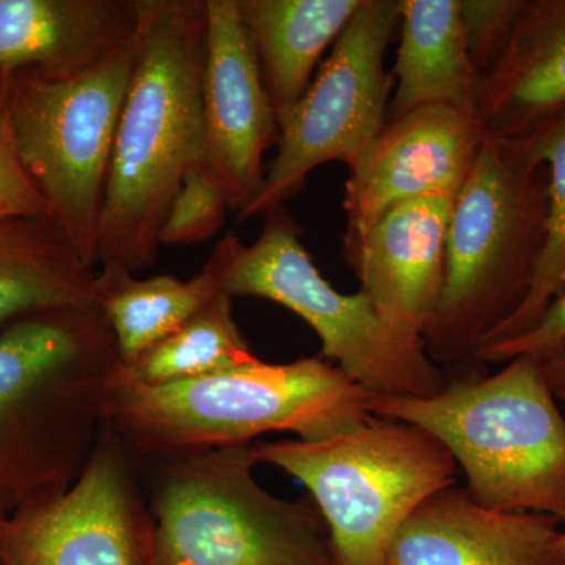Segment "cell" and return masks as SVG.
<instances>
[{
    "label": "cell",
    "mask_w": 565,
    "mask_h": 565,
    "mask_svg": "<svg viewBox=\"0 0 565 565\" xmlns=\"http://www.w3.org/2000/svg\"><path fill=\"white\" fill-rule=\"evenodd\" d=\"M204 0H139L136 58L115 132L96 266L136 275L185 174L204 162Z\"/></svg>",
    "instance_id": "1"
},
{
    "label": "cell",
    "mask_w": 565,
    "mask_h": 565,
    "mask_svg": "<svg viewBox=\"0 0 565 565\" xmlns=\"http://www.w3.org/2000/svg\"><path fill=\"white\" fill-rule=\"evenodd\" d=\"M370 392L319 356L259 362L159 386L126 384L115 371L107 424L139 459L248 445L267 433L319 440L360 422Z\"/></svg>",
    "instance_id": "2"
},
{
    "label": "cell",
    "mask_w": 565,
    "mask_h": 565,
    "mask_svg": "<svg viewBox=\"0 0 565 565\" xmlns=\"http://www.w3.org/2000/svg\"><path fill=\"white\" fill-rule=\"evenodd\" d=\"M367 412L437 438L484 508L565 525V416L537 356H515L489 377L448 382L429 397L370 393Z\"/></svg>",
    "instance_id": "3"
},
{
    "label": "cell",
    "mask_w": 565,
    "mask_h": 565,
    "mask_svg": "<svg viewBox=\"0 0 565 565\" xmlns=\"http://www.w3.org/2000/svg\"><path fill=\"white\" fill-rule=\"evenodd\" d=\"M548 169L515 159L486 137L456 196L446 239L445 282L423 334L433 362L463 366L525 299L545 243Z\"/></svg>",
    "instance_id": "4"
},
{
    "label": "cell",
    "mask_w": 565,
    "mask_h": 565,
    "mask_svg": "<svg viewBox=\"0 0 565 565\" xmlns=\"http://www.w3.org/2000/svg\"><path fill=\"white\" fill-rule=\"evenodd\" d=\"M150 565H333L313 498L281 500L253 476L255 445L156 457Z\"/></svg>",
    "instance_id": "5"
},
{
    "label": "cell",
    "mask_w": 565,
    "mask_h": 565,
    "mask_svg": "<svg viewBox=\"0 0 565 565\" xmlns=\"http://www.w3.org/2000/svg\"><path fill=\"white\" fill-rule=\"evenodd\" d=\"M252 244L228 234L202 270L218 292L258 297L303 319L321 340V356L375 394L429 397L448 385L422 337L386 322L366 294H341L322 277L285 204L263 214Z\"/></svg>",
    "instance_id": "6"
},
{
    "label": "cell",
    "mask_w": 565,
    "mask_h": 565,
    "mask_svg": "<svg viewBox=\"0 0 565 565\" xmlns=\"http://www.w3.org/2000/svg\"><path fill=\"white\" fill-rule=\"evenodd\" d=\"M255 452L307 487L329 530L333 565H386L405 520L456 486L459 470L426 430L373 414L319 440L266 441Z\"/></svg>",
    "instance_id": "7"
},
{
    "label": "cell",
    "mask_w": 565,
    "mask_h": 565,
    "mask_svg": "<svg viewBox=\"0 0 565 565\" xmlns=\"http://www.w3.org/2000/svg\"><path fill=\"white\" fill-rule=\"evenodd\" d=\"M136 58V36L68 77L11 74L14 147L52 222L96 267L99 222L115 132Z\"/></svg>",
    "instance_id": "8"
},
{
    "label": "cell",
    "mask_w": 565,
    "mask_h": 565,
    "mask_svg": "<svg viewBox=\"0 0 565 565\" xmlns=\"http://www.w3.org/2000/svg\"><path fill=\"white\" fill-rule=\"evenodd\" d=\"M399 21L401 0H363L302 98L275 115L278 152L241 221L288 202L322 163L349 172L362 163L386 125L394 77L385 52Z\"/></svg>",
    "instance_id": "9"
},
{
    "label": "cell",
    "mask_w": 565,
    "mask_h": 565,
    "mask_svg": "<svg viewBox=\"0 0 565 565\" xmlns=\"http://www.w3.org/2000/svg\"><path fill=\"white\" fill-rule=\"evenodd\" d=\"M137 463L107 424L68 489L0 519V565H148L151 520Z\"/></svg>",
    "instance_id": "10"
},
{
    "label": "cell",
    "mask_w": 565,
    "mask_h": 565,
    "mask_svg": "<svg viewBox=\"0 0 565 565\" xmlns=\"http://www.w3.org/2000/svg\"><path fill=\"white\" fill-rule=\"evenodd\" d=\"M478 115L422 107L386 122L344 188L343 255L351 263L381 218L399 204L459 195L486 141Z\"/></svg>",
    "instance_id": "11"
},
{
    "label": "cell",
    "mask_w": 565,
    "mask_h": 565,
    "mask_svg": "<svg viewBox=\"0 0 565 565\" xmlns=\"http://www.w3.org/2000/svg\"><path fill=\"white\" fill-rule=\"evenodd\" d=\"M204 9L203 166L239 215L262 191L264 154L278 140L277 118L239 0H204Z\"/></svg>",
    "instance_id": "12"
},
{
    "label": "cell",
    "mask_w": 565,
    "mask_h": 565,
    "mask_svg": "<svg viewBox=\"0 0 565 565\" xmlns=\"http://www.w3.org/2000/svg\"><path fill=\"white\" fill-rule=\"evenodd\" d=\"M561 523L484 508L451 486L427 498L394 535L386 565H565Z\"/></svg>",
    "instance_id": "13"
},
{
    "label": "cell",
    "mask_w": 565,
    "mask_h": 565,
    "mask_svg": "<svg viewBox=\"0 0 565 565\" xmlns=\"http://www.w3.org/2000/svg\"><path fill=\"white\" fill-rule=\"evenodd\" d=\"M456 195L399 204L371 230L349 263L386 322L422 337L433 321L445 282L446 239Z\"/></svg>",
    "instance_id": "14"
},
{
    "label": "cell",
    "mask_w": 565,
    "mask_h": 565,
    "mask_svg": "<svg viewBox=\"0 0 565 565\" xmlns=\"http://www.w3.org/2000/svg\"><path fill=\"white\" fill-rule=\"evenodd\" d=\"M139 0H0V70L68 77L136 36Z\"/></svg>",
    "instance_id": "15"
},
{
    "label": "cell",
    "mask_w": 565,
    "mask_h": 565,
    "mask_svg": "<svg viewBox=\"0 0 565 565\" xmlns=\"http://www.w3.org/2000/svg\"><path fill=\"white\" fill-rule=\"evenodd\" d=\"M565 109V0H523L511 36L481 77L487 136L511 140Z\"/></svg>",
    "instance_id": "16"
},
{
    "label": "cell",
    "mask_w": 565,
    "mask_h": 565,
    "mask_svg": "<svg viewBox=\"0 0 565 565\" xmlns=\"http://www.w3.org/2000/svg\"><path fill=\"white\" fill-rule=\"evenodd\" d=\"M399 22L386 122L429 106L478 115L481 76L468 54L460 0H401Z\"/></svg>",
    "instance_id": "17"
},
{
    "label": "cell",
    "mask_w": 565,
    "mask_h": 565,
    "mask_svg": "<svg viewBox=\"0 0 565 565\" xmlns=\"http://www.w3.org/2000/svg\"><path fill=\"white\" fill-rule=\"evenodd\" d=\"M363 0H239L275 115L299 102Z\"/></svg>",
    "instance_id": "18"
},
{
    "label": "cell",
    "mask_w": 565,
    "mask_h": 565,
    "mask_svg": "<svg viewBox=\"0 0 565 565\" xmlns=\"http://www.w3.org/2000/svg\"><path fill=\"white\" fill-rule=\"evenodd\" d=\"M96 307V270L43 218L0 221V323L41 311Z\"/></svg>",
    "instance_id": "19"
},
{
    "label": "cell",
    "mask_w": 565,
    "mask_h": 565,
    "mask_svg": "<svg viewBox=\"0 0 565 565\" xmlns=\"http://www.w3.org/2000/svg\"><path fill=\"white\" fill-rule=\"evenodd\" d=\"M217 292L204 270L191 280L172 275L139 280L117 267L96 273V307L109 322L121 364L136 362L162 343Z\"/></svg>",
    "instance_id": "20"
},
{
    "label": "cell",
    "mask_w": 565,
    "mask_h": 565,
    "mask_svg": "<svg viewBox=\"0 0 565 565\" xmlns=\"http://www.w3.org/2000/svg\"><path fill=\"white\" fill-rule=\"evenodd\" d=\"M500 143L520 162L548 169V212L544 248L525 299L481 345L501 343L526 333L541 321L548 305L565 291V109L539 122L523 136L500 140Z\"/></svg>",
    "instance_id": "21"
},
{
    "label": "cell",
    "mask_w": 565,
    "mask_h": 565,
    "mask_svg": "<svg viewBox=\"0 0 565 565\" xmlns=\"http://www.w3.org/2000/svg\"><path fill=\"white\" fill-rule=\"evenodd\" d=\"M232 297L217 292L181 329L129 364L126 384L159 386L226 373L259 362L233 318Z\"/></svg>",
    "instance_id": "22"
},
{
    "label": "cell",
    "mask_w": 565,
    "mask_h": 565,
    "mask_svg": "<svg viewBox=\"0 0 565 565\" xmlns=\"http://www.w3.org/2000/svg\"><path fill=\"white\" fill-rule=\"evenodd\" d=\"M230 210L228 195L204 166L185 174L159 236L161 245H193L215 236Z\"/></svg>",
    "instance_id": "23"
},
{
    "label": "cell",
    "mask_w": 565,
    "mask_h": 565,
    "mask_svg": "<svg viewBox=\"0 0 565 565\" xmlns=\"http://www.w3.org/2000/svg\"><path fill=\"white\" fill-rule=\"evenodd\" d=\"M523 0H460L468 54L479 76H486L503 52Z\"/></svg>",
    "instance_id": "24"
},
{
    "label": "cell",
    "mask_w": 565,
    "mask_h": 565,
    "mask_svg": "<svg viewBox=\"0 0 565 565\" xmlns=\"http://www.w3.org/2000/svg\"><path fill=\"white\" fill-rule=\"evenodd\" d=\"M10 104L11 74L0 70V189L24 204L33 217L52 222L50 206L18 158L11 131Z\"/></svg>",
    "instance_id": "25"
},
{
    "label": "cell",
    "mask_w": 565,
    "mask_h": 565,
    "mask_svg": "<svg viewBox=\"0 0 565 565\" xmlns=\"http://www.w3.org/2000/svg\"><path fill=\"white\" fill-rule=\"evenodd\" d=\"M565 341V291L548 305L533 329L512 340L481 345L475 352L476 363H508L520 355H541Z\"/></svg>",
    "instance_id": "26"
},
{
    "label": "cell",
    "mask_w": 565,
    "mask_h": 565,
    "mask_svg": "<svg viewBox=\"0 0 565 565\" xmlns=\"http://www.w3.org/2000/svg\"><path fill=\"white\" fill-rule=\"evenodd\" d=\"M535 356L541 360L545 379L555 393L557 390L565 388V341Z\"/></svg>",
    "instance_id": "27"
},
{
    "label": "cell",
    "mask_w": 565,
    "mask_h": 565,
    "mask_svg": "<svg viewBox=\"0 0 565 565\" xmlns=\"http://www.w3.org/2000/svg\"><path fill=\"white\" fill-rule=\"evenodd\" d=\"M20 215L33 217L31 212L25 210L24 204H21L17 199H13L10 193L0 189V221H3V218L20 217Z\"/></svg>",
    "instance_id": "28"
},
{
    "label": "cell",
    "mask_w": 565,
    "mask_h": 565,
    "mask_svg": "<svg viewBox=\"0 0 565 565\" xmlns=\"http://www.w3.org/2000/svg\"><path fill=\"white\" fill-rule=\"evenodd\" d=\"M556 397L565 404V388L557 390ZM557 553H559L561 559L565 563V531H563L559 539H557Z\"/></svg>",
    "instance_id": "29"
},
{
    "label": "cell",
    "mask_w": 565,
    "mask_h": 565,
    "mask_svg": "<svg viewBox=\"0 0 565 565\" xmlns=\"http://www.w3.org/2000/svg\"><path fill=\"white\" fill-rule=\"evenodd\" d=\"M148 565H150V564H148Z\"/></svg>",
    "instance_id": "30"
}]
</instances>
